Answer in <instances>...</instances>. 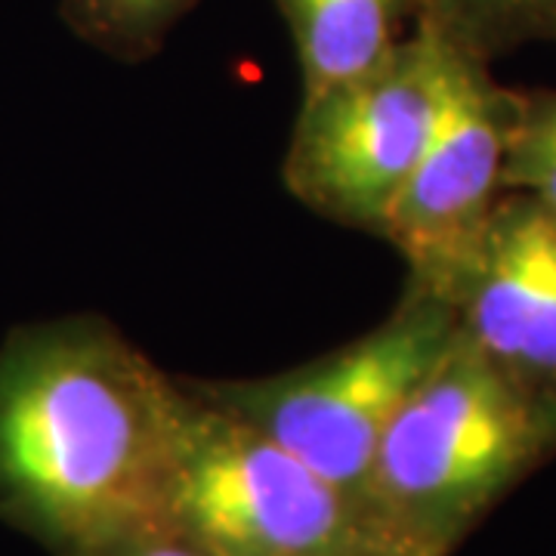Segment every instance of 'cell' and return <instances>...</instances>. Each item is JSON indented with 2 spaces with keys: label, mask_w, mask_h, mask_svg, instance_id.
Here are the masks:
<instances>
[{
  "label": "cell",
  "mask_w": 556,
  "mask_h": 556,
  "mask_svg": "<svg viewBox=\"0 0 556 556\" xmlns=\"http://www.w3.org/2000/svg\"><path fill=\"white\" fill-rule=\"evenodd\" d=\"M343 556H393V554H380V551H365V554H343Z\"/></svg>",
  "instance_id": "obj_13"
},
{
  "label": "cell",
  "mask_w": 556,
  "mask_h": 556,
  "mask_svg": "<svg viewBox=\"0 0 556 556\" xmlns=\"http://www.w3.org/2000/svg\"><path fill=\"white\" fill-rule=\"evenodd\" d=\"M556 455V417L460 338L380 439L365 514L396 556H452Z\"/></svg>",
  "instance_id": "obj_2"
},
{
  "label": "cell",
  "mask_w": 556,
  "mask_h": 556,
  "mask_svg": "<svg viewBox=\"0 0 556 556\" xmlns=\"http://www.w3.org/2000/svg\"><path fill=\"white\" fill-rule=\"evenodd\" d=\"M186 390L189 420L170 492V532L211 556L393 554L356 501L263 430L189 383Z\"/></svg>",
  "instance_id": "obj_4"
},
{
  "label": "cell",
  "mask_w": 556,
  "mask_h": 556,
  "mask_svg": "<svg viewBox=\"0 0 556 556\" xmlns=\"http://www.w3.org/2000/svg\"><path fill=\"white\" fill-rule=\"evenodd\" d=\"M504 192L529 195L556 217V90H514Z\"/></svg>",
  "instance_id": "obj_11"
},
{
  "label": "cell",
  "mask_w": 556,
  "mask_h": 556,
  "mask_svg": "<svg viewBox=\"0 0 556 556\" xmlns=\"http://www.w3.org/2000/svg\"><path fill=\"white\" fill-rule=\"evenodd\" d=\"M455 338V306L405 285L396 309L380 325L313 362L263 378L186 383L276 439L365 510L380 439Z\"/></svg>",
  "instance_id": "obj_3"
},
{
  "label": "cell",
  "mask_w": 556,
  "mask_h": 556,
  "mask_svg": "<svg viewBox=\"0 0 556 556\" xmlns=\"http://www.w3.org/2000/svg\"><path fill=\"white\" fill-rule=\"evenodd\" d=\"M448 43L424 22L383 60L300 102L281 179L318 217L378 236L433 137Z\"/></svg>",
  "instance_id": "obj_5"
},
{
  "label": "cell",
  "mask_w": 556,
  "mask_h": 556,
  "mask_svg": "<svg viewBox=\"0 0 556 556\" xmlns=\"http://www.w3.org/2000/svg\"><path fill=\"white\" fill-rule=\"evenodd\" d=\"M97 556H211L207 551H201L199 544L186 541L177 532L164 529V532H152V535H139L115 544L109 551H102Z\"/></svg>",
  "instance_id": "obj_12"
},
{
  "label": "cell",
  "mask_w": 556,
  "mask_h": 556,
  "mask_svg": "<svg viewBox=\"0 0 556 556\" xmlns=\"http://www.w3.org/2000/svg\"><path fill=\"white\" fill-rule=\"evenodd\" d=\"M294 40L303 100L375 68L412 31L417 0H273Z\"/></svg>",
  "instance_id": "obj_8"
},
{
  "label": "cell",
  "mask_w": 556,
  "mask_h": 556,
  "mask_svg": "<svg viewBox=\"0 0 556 556\" xmlns=\"http://www.w3.org/2000/svg\"><path fill=\"white\" fill-rule=\"evenodd\" d=\"M201 0H60L62 22L115 62L152 60Z\"/></svg>",
  "instance_id": "obj_10"
},
{
  "label": "cell",
  "mask_w": 556,
  "mask_h": 556,
  "mask_svg": "<svg viewBox=\"0 0 556 556\" xmlns=\"http://www.w3.org/2000/svg\"><path fill=\"white\" fill-rule=\"evenodd\" d=\"M510 105L514 87H504L489 62L448 43L445 100L433 137L378 232L405 263V285L452 306L504 195Z\"/></svg>",
  "instance_id": "obj_6"
},
{
  "label": "cell",
  "mask_w": 556,
  "mask_h": 556,
  "mask_svg": "<svg viewBox=\"0 0 556 556\" xmlns=\"http://www.w3.org/2000/svg\"><path fill=\"white\" fill-rule=\"evenodd\" d=\"M189 390L97 313L0 340V522L50 556L170 529Z\"/></svg>",
  "instance_id": "obj_1"
},
{
  "label": "cell",
  "mask_w": 556,
  "mask_h": 556,
  "mask_svg": "<svg viewBox=\"0 0 556 556\" xmlns=\"http://www.w3.org/2000/svg\"><path fill=\"white\" fill-rule=\"evenodd\" d=\"M457 331L556 417V217L504 192L455 298Z\"/></svg>",
  "instance_id": "obj_7"
},
{
  "label": "cell",
  "mask_w": 556,
  "mask_h": 556,
  "mask_svg": "<svg viewBox=\"0 0 556 556\" xmlns=\"http://www.w3.org/2000/svg\"><path fill=\"white\" fill-rule=\"evenodd\" d=\"M415 22L489 65L529 43H556V0H417Z\"/></svg>",
  "instance_id": "obj_9"
}]
</instances>
